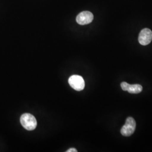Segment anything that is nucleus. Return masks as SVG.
Here are the masks:
<instances>
[{
  "label": "nucleus",
  "mask_w": 152,
  "mask_h": 152,
  "mask_svg": "<svg viewBox=\"0 0 152 152\" xmlns=\"http://www.w3.org/2000/svg\"><path fill=\"white\" fill-rule=\"evenodd\" d=\"M121 86L124 91H127L130 94H139L142 90V86L139 84L130 85L126 82L121 83Z\"/></svg>",
  "instance_id": "obj_6"
},
{
  "label": "nucleus",
  "mask_w": 152,
  "mask_h": 152,
  "mask_svg": "<svg viewBox=\"0 0 152 152\" xmlns=\"http://www.w3.org/2000/svg\"><path fill=\"white\" fill-rule=\"evenodd\" d=\"M138 40L139 43L143 46L150 44L152 40V31L148 28L142 29L139 35Z\"/></svg>",
  "instance_id": "obj_4"
},
{
  "label": "nucleus",
  "mask_w": 152,
  "mask_h": 152,
  "mask_svg": "<svg viewBox=\"0 0 152 152\" xmlns=\"http://www.w3.org/2000/svg\"><path fill=\"white\" fill-rule=\"evenodd\" d=\"M77 151L76 150L75 148H70L68 151H66V152H77Z\"/></svg>",
  "instance_id": "obj_7"
},
{
  "label": "nucleus",
  "mask_w": 152,
  "mask_h": 152,
  "mask_svg": "<svg viewBox=\"0 0 152 152\" xmlns=\"http://www.w3.org/2000/svg\"><path fill=\"white\" fill-rule=\"evenodd\" d=\"M69 85L76 91H80L84 89L85 83L83 78L79 75H73L69 78Z\"/></svg>",
  "instance_id": "obj_3"
},
{
  "label": "nucleus",
  "mask_w": 152,
  "mask_h": 152,
  "mask_svg": "<svg viewBox=\"0 0 152 152\" xmlns=\"http://www.w3.org/2000/svg\"><path fill=\"white\" fill-rule=\"evenodd\" d=\"M94 15L90 11H83L80 12L76 18V21L80 25H86L92 22Z\"/></svg>",
  "instance_id": "obj_5"
},
{
  "label": "nucleus",
  "mask_w": 152,
  "mask_h": 152,
  "mask_svg": "<svg viewBox=\"0 0 152 152\" xmlns=\"http://www.w3.org/2000/svg\"><path fill=\"white\" fill-rule=\"evenodd\" d=\"M20 121L23 127L28 131L34 130L37 125L36 118L33 115L29 113L22 114Z\"/></svg>",
  "instance_id": "obj_1"
},
{
  "label": "nucleus",
  "mask_w": 152,
  "mask_h": 152,
  "mask_svg": "<svg viewBox=\"0 0 152 152\" xmlns=\"http://www.w3.org/2000/svg\"><path fill=\"white\" fill-rule=\"evenodd\" d=\"M136 122L132 117H128L126 123L121 130V134L124 136H130L132 135L136 129Z\"/></svg>",
  "instance_id": "obj_2"
}]
</instances>
